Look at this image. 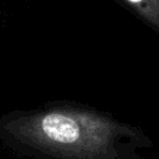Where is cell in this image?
I'll use <instances>...</instances> for the list:
<instances>
[{"label": "cell", "instance_id": "2", "mask_svg": "<svg viewBox=\"0 0 159 159\" xmlns=\"http://www.w3.org/2000/svg\"><path fill=\"white\" fill-rule=\"evenodd\" d=\"M127 1L130 2L132 5L138 6V7L142 9V10H144L145 6H147V4H148V0H127Z\"/></svg>", "mask_w": 159, "mask_h": 159}, {"label": "cell", "instance_id": "1", "mask_svg": "<svg viewBox=\"0 0 159 159\" xmlns=\"http://www.w3.org/2000/svg\"><path fill=\"white\" fill-rule=\"evenodd\" d=\"M6 128L26 145L61 159H104L119 130L107 117L80 108L20 116Z\"/></svg>", "mask_w": 159, "mask_h": 159}]
</instances>
